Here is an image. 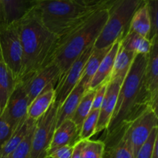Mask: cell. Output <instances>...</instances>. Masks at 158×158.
Masks as SVG:
<instances>
[{"instance_id": "cell-42", "label": "cell", "mask_w": 158, "mask_h": 158, "mask_svg": "<svg viewBox=\"0 0 158 158\" xmlns=\"http://www.w3.org/2000/svg\"><path fill=\"white\" fill-rule=\"evenodd\" d=\"M145 1H146V0H145Z\"/></svg>"}, {"instance_id": "cell-5", "label": "cell", "mask_w": 158, "mask_h": 158, "mask_svg": "<svg viewBox=\"0 0 158 158\" xmlns=\"http://www.w3.org/2000/svg\"><path fill=\"white\" fill-rule=\"evenodd\" d=\"M145 0H117L108 9V19L94 47L103 49L121 40L129 31L130 23L136 11Z\"/></svg>"}, {"instance_id": "cell-33", "label": "cell", "mask_w": 158, "mask_h": 158, "mask_svg": "<svg viewBox=\"0 0 158 158\" xmlns=\"http://www.w3.org/2000/svg\"><path fill=\"white\" fill-rule=\"evenodd\" d=\"M78 4L88 8L99 9L106 7L109 9L117 0H73Z\"/></svg>"}, {"instance_id": "cell-27", "label": "cell", "mask_w": 158, "mask_h": 158, "mask_svg": "<svg viewBox=\"0 0 158 158\" xmlns=\"http://www.w3.org/2000/svg\"><path fill=\"white\" fill-rule=\"evenodd\" d=\"M99 114H100V110H91L89 112V115L85 119L80 128V133H79L80 141L89 140L93 136L95 135Z\"/></svg>"}, {"instance_id": "cell-19", "label": "cell", "mask_w": 158, "mask_h": 158, "mask_svg": "<svg viewBox=\"0 0 158 158\" xmlns=\"http://www.w3.org/2000/svg\"><path fill=\"white\" fill-rule=\"evenodd\" d=\"M110 47L111 46L106 48H103V49L94 48L92 53L89 56V59H88L87 62L85 65L83 75H82L80 82H79L84 86L86 91L89 89V85H90L91 81H92L94 75L98 69L100 63L103 60L105 56L106 55L108 51L110 50Z\"/></svg>"}, {"instance_id": "cell-3", "label": "cell", "mask_w": 158, "mask_h": 158, "mask_svg": "<svg viewBox=\"0 0 158 158\" xmlns=\"http://www.w3.org/2000/svg\"><path fill=\"white\" fill-rule=\"evenodd\" d=\"M108 15V8H100L59 38L52 62L60 69L61 77L84 50L94 45L106 24Z\"/></svg>"}, {"instance_id": "cell-24", "label": "cell", "mask_w": 158, "mask_h": 158, "mask_svg": "<svg viewBox=\"0 0 158 158\" xmlns=\"http://www.w3.org/2000/svg\"><path fill=\"white\" fill-rule=\"evenodd\" d=\"M136 55L137 54L134 52L126 50L120 46L118 52L115 57V60H114L112 73H111L110 80H116V79L124 80L131 69V66Z\"/></svg>"}, {"instance_id": "cell-6", "label": "cell", "mask_w": 158, "mask_h": 158, "mask_svg": "<svg viewBox=\"0 0 158 158\" xmlns=\"http://www.w3.org/2000/svg\"><path fill=\"white\" fill-rule=\"evenodd\" d=\"M0 54L17 82L23 70V48L16 23L0 27Z\"/></svg>"}, {"instance_id": "cell-23", "label": "cell", "mask_w": 158, "mask_h": 158, "mask_svg": "<svg viewBox=\"0 0 158 158\" xmlns=\"http://www.w3.org/2000/svg\"><path fill=\"white\" fill-rule=\"evenodd\" d=\"M120 46L123 49L135 54L148 55L151 51L152 43L148 39L136 32L128 31L127 33L120 40Z\"/></svg>"}, {"instance_id": "cell-2", "label": "cell", "mask_w": 158, "mask_h": 158, "mask_svg": "<svg viewBox=\"0 0 158 158\" xmlns=\"http://www.w3.org/2000/svg\"><path fill=\"white\" fill-rule=\"evenodd\" d=\"M16 24L23 52V70L19 80L22 81L52 62L59 37L46 29L35 8Z\"/></svg>"}, {"instance_id": "cell-37", "label": "cell", "mask_w": 158, "mask_h": 158, "mask_svg": "<svg viewBox=\"0 0 158 158\" xmlns=\"http://www.w3.org/2000/svg\"><path fill=\"white\" fill-rule=\"evenodd\" d=\"M151 158H158V139L156 140L155 143H154V149H153Z\"/></svg>"}, {"instance_id": "cell-11", "label": "cell", "mask_w": 158, "mask_h": 158, "mask_svg": "<svg viewBox=\"0 0 158 158\" xmlns=\"http://www.w3.org/2000/svg\"><path fill=\"white\" fill-rule=\"evenodd\" d=\"M28 107L29 100L27 94L22 82L19 81L0 117L8 123L13 132L18 125L27 117Z\"/></svg>"}, {"instance_id": "cell-4", "label": "cell", "mask_w": 158, "mask_h": 158, "mask_svg": "<svg viewBox=\"0 0 158 158\" xmlns=\"http://www.w3.org/2000/svg\"><path fill=\"white\" fill-rule=\"evenodd\" d=\"M97 9L85 7L73 0H40L35 7L43 24L59 38L84 21Z\"/></svg>"}, {"instance_id": "cell-21", "label": "cell", "mask_w": 158, "mask_h": 158, "mask_svg": "<svg viewBox=\"0 0 158 158\" xmlns=\"http://www.w3.org/2000/svg\"><path fill=\"white\" fill-rule=\"evenodd\" d=\"M35 121L36 120H33L29 117H26L24 120H23L18 125L16 129L12 132L10 138L2 148V150L0 151V156L9 157L12 151L17 148V146L25 138L29 130L35 125Z\"/></svg>"}, {"instance_id": "cell-28", "label": "cell", "mask_w": 158, "mask_h": 158, "mask_svg": "<svg viewBox=\"0 0 158 158\" xmlns=\"http://www.w3.org/2000/svg\"><path fill=\"white\" fill-rule=\"evenodd\" d=\"M105 144L102 140H83L81 158H103Z\"/></svg>"}, {"instance_id": "cell-41", "label": "cell", "mask_w": 158, "mask_h": 158, "mask_svg": "<svg viewBox=\"0 0 158 158\" xmlns=\"http://www.w3.org/2000/svg\"><path fill=\"white\" fill-rule=\"evenodd\" d=\"M0 55H1V54H0Z\"/></svg>"}, {"instance_id": "cell-10", "label": "cell", "mask_w": 158, "mask_h": 158, "mask_svg": "<svg viewBox=\"0 0 158 158\" xmlns=\"http://www.w3.org/2000/svg\"><path fill=\"white\" fill-rule=\"evenodd\" d=\"M60 77L61 72L58 66L50 62L33 75L20 81L27 94L29 105L46 88L51 86L56 87Z\"/></svg>"}, {"instance_id": "cell-18", "label": "cell", "mask_w": 158, "mask_h": 158, "mask_svg": "<svg viewBox=\"0 0 158 158\" xmlns=\"http://www.w3.org/2000/svg\"><path fill=\"white\" fill-rule=\"evenodd\" d=\"M55 86H49L36 97L29 105L27 117L37 120L49 110L55 100Z\"/></svg>"}, {"instance_id": "cell-40", "label": "cell", "mask_w": 158, "mask_h": 158, "mask_svg": "<svg viewBox=\"0 0 158 158\" xmlns=\"http://www.w3.org/2000/svg\"><path fill=\"white\" fill-rule=\"evenodd\" d=\"M46 158H52V157H46Z\"/></svg>"}, {"instance_id": "cell-26", "label": "cell", "mask_w": 158, "mask_h": 158, "mask_svg": "<svg viewBox=\"0 0 158 158\" xmlns=\"http://www.w3.org/2000/svg\"><path fill=\"white\" fill-rule=\"evenodd\" d=\"M103 158H134L131 147L127 139L122 135L120 140L105 147Z\"/></svg>"}, {"instance_id": "cell-1", "label": "cell", "mask_w": 158, "mask_h": 158, "mask_svg": "<svg viewBox=\"0 0 158 158\" xmlns=\"http://www.w3.org/2000/svg\"><path fill=\"white\" fill-rule=\"evenodd\" d=\"M148 55L137 54L123 80L111 120L105 131V147L120 140L125 127L148 108L157 112L145 82Z\"/></svg>"}, {"instance_id": "cell-38", "label": "cell", "mask_w": 158, "mask_h": 158, "mask_svg": "<svg viewBox=\"0 0 158 158\" xmlns=\"http://www.w3.org/2000/svg\"><path fill=\"white\" fill-rule=\"evenodd\" d=\"M6 25L4 19V14H3L2 5V1L0 0V27Z\"/></svg>"}, {"instance_id": "cell-31", "label": "cell", "mask_w": 158, "mask_h": 158, "mask_svg": "<svg viewBox=\"0 0 158 158\" xmlns=\"http://www.w3.org/2000/svg\"><path fill=\"white\" fill-rule=\"evenodd\" d=\"M158 139V127L153 129L148 140L145 141L134 158H151L154 143Z\"/></svg>"}, {"instance_id": "cell-39", "label": "cell", "mask_w": 158, "mask_h": 158, "mask_svg": "<svg viewBox=\"0 0 158 158\" xmlns=\"http://www.w3.org/2000/svg\"><path fill=\"white\" fill-rule=\"evenodd\" d=\"M0 158H9V157H3V156H0Z\"/></svg>"}, {"instance_id": "cell-32", "label": "cell", "mask_w": 158, "mask_h": 158, "mask_svg": "<svg viewBox=\"0 0 158 158\" xmlns=\"http://www.w3.org/2000/svg\"><path fill=\"white\" fill-rule=\"evenodd\" d=\"M109 81H105L100 85L96 89L95 95H94V100H93V104L91 110H100L102 102L104 98L105 94H106V88Z\"/></svg>"}, {"instance_id": "cell-34", "label": "cell", "mask_w": 158, "mask_h": 158, "mask_svg": "<svg viewBox=\"0 0 158 158\" xmlns=\"http://www.w3.org/2000/svg\"><path fill=\"white\" fill-rule=\"evenodd\" d=\"M12 131L8 123L0 117V151L10 138Z\"/></svg>"}, {"instance_id": "cell-35", "label": "cell", "mask_w": 158, "mask_h": 158, "mask_svg": "<svg viewBox=\"0 0 158 158\" xmlns=\"http://www.w3.org/2000/svg\"><path fill=\"white\" fill-rule=\"evenodd\" d=\"M73 151V146L62 147L52 153L49 157L52 158H71Z\"/></svg>"}, {"instance_id": "cell-20", "label": "cell", "mask_w": 158, "mask_h": 158, "mask_svg": "<svg viewBox=\"0 0 158 158\" xmlns=\"http://www.w3.org/2000/svg\"><path fill=\"white\" fill-rule=\"evenodd\" d=\"M16 85L13 75L3 62L0 55V116Z\"/></svg>"}, {"instance_id": "cell-30", "label": "cell", "mask_w": 158, "mask_h": 158, "mask_svg": "<svg viewBox=\"0 0 158 158\" xmlns=\"http://www.w3.org/2000/svg\"><path fill=\"white\" fill-rule=\"evenodd\" d=\"M151 20V30L149 40L151 42L153 38L157 35L158 30V0H146Z\"/></svg>"}, {"instance_id": "cell-29", "label": "cell", "mask_w": 158, "mask_h": 158, "mask_svg": "<svg viewBox=\"0 0 158 158\" xmlns=\"http://www.w3.org/2000/svg\"><path fill=\"white\" fill-rule=\"evenodd\" d=\"M35 125L29 130L28 134L17 146V148L12 151L9 155V158H30L31 147H32V139L33 135Z\"/></svg>"}, {"instance_id": "cell-25", "label": "cell", "mask_w": 158, "mask_h": 158, "mask_svg": "<svg viewBox=\"0 0 158 158\" xmlns=\"http://www.w3.org/2000/svg\"><path fill=\"white\" fill-rule=\"evenodd\" d=\"M95 92L96 89H89L87 91H86L83 97H82L81 100L79 103L73 115L71 117L70 120L75 123L79 131H80V128H81L83 121L91 111Z\"/></svg>"}, {"instance_id": "cell-9", "label": "cell", "mask_w": 158, "mask_h": 158, "mask_svg": "<svg viewBox=\"0 0 158 158\" xmlns=\"http://www.w3.org/2000/svg\"><path fill=\"white\" fill-rule=\"evenodd\" d=\"M94 45L89 46L73 62L70 67L61 77L55 89V100L53 103L60 107L80 82L83 75L85 65L94 50Z\"/></svg>"}, {"instance_id": "cell-15", "label": "cell", "mask_w": 158, "mask_h": 158, "mask_svg": "<svg viewBox=\"0 0 158 158\" xmlns=\"http://www.w3.org/2000/svg\"><path fill=\"white\" fill-rule=\"evenodd\" d=\"M6 25L16 23L36 6L40 0H1Z\"/></svg>"}, {"instance_id": "cell-13", "label": "cell", "mask_w": 158, "mask_h": 158, "mask_svg": "<svg viewBox=\"0 0 158 158\" xmlns=\"http://www.w3.org/2000/svg\"><path fill=\"white\" fill-rule=\"evenodd\" d=\"M79 133L80 131L70 119L64 120L60 126L56 128L48 150V157L62 147L74 146L77 142L80 141Z\"/></svg>"}, {"instance_id": "cell-12", "label": "cell", "mask_w": 158, "mask_h": 158, "mask_svg": "<svg viewBox=\"0 0 158 158\" xmlns=\"http://www.w3.org/2000/svg\"><path fill=\"white\" fill-rule=\"evenodd\" d=\"M123 81V80L120 79L109 80L106 94L100 109L96 134L105 131L107 128L117 104V97Z\"/></svg>"}, {"instance_id": "cell-14", "label": "cell", "mask_w": 158, "mask_h": 158, "mask_svg": "<svg viewBox=\"0 0 158 158\" xmlns=\"http://www.w3.org/2000/svg\"><path fill=\"white\" fill-rule=\"evenodd\" d=\"M158 35L151 40L152 46L148 56L145 82L154 103L157 105L158 100Z\"/></svg>"}, {"instance_id": "cell-36", "label": "cell", "mask_w": 158, "mask_h": 158, "mask_svg": "<svg viewBox=\"0 0 158 158\" xmlns=\"http://www.w3.org/2000/svg\"><path fill=\"white\" fill-rule=\"evenodd\" d=\"M83 140L77 142L73 146V151L72 156L71 158H81V152L82 148H83Z\"/></svg>"}, {"instance_id": "cell-8", "label": "cell", "mask_w": 158, "mask_h": 158, "mask_svg": "<svg viewBox=\"0 0 158 158\" xmlns=\"http://www.w3.org/2000/svg\"><path fill=\"white\" fill-rule=\"evenodd\" d=\"M157 112L149 107L125 127L123 135L129 143L133 157H136L153 129L157 127Z\"/></svg>"}, {"instance_id": "cell-17", "label": "cell", "mask_w": 158, "mask_h": 158, "mask_svg": "<svg viewBox=\"0 0 158 158\" xmlns=\"http://www.w3.org/2000/svg\"><path fill=\"white\" fill-rule=\"evenodd\" d=\"M86 91L84 86L80 83L73 89L63 104L59 107L57 112L56 127L60 126L64 120L71 119Z\"/></svg>"}, {"instance_id": "cell-7", "label": "cell", "mask_w": 158, "mask_h": 158, "mask_svg": "<svg viewBox=\"0 0 158 158\" xmlns=\"http://www.w3.org/2000/svg\"><path fill=\"white\" fill-rule=\"evenodd\" d=\"M59 106L52 103L47 111L35 121L32 139L30 158H46L56 128Z\"/></svg>"}, {"instance_id": "cell-22", "label": "cell", "mask_w": 158, "mask_h": 158, "mask_svg": "<svg viewBox=\"0 0 158 158\" xmlns=\"http://www.w3.org/2000/svg\"><path fill=\"white\" fill-rule=\"evenodd\" d=\"M151 30V26L149 12L146 1H144L133 15L130 23L129 31L136 32L149 40Z\"/></svg>"}, {"instance_id": "cell-16", "label": "cell", "mask_w": 158, "mask_h": 158, "mask_svg": "<svg viewBox=\"0 0 158 158\" xmlns=\"http://www.w3.org/2000/svg\"><path fill=\"white\" fill-rule=\"evenodd\" d=\"M120 40H117L113 43L110 50L108 51L106 55L105 56L103 60L100 63L98 69L89 85L90 89H97L103 82L110 80L111 73H112L115 57L118 52L119 47H120Z\"/></svg>"}]
</instances>
